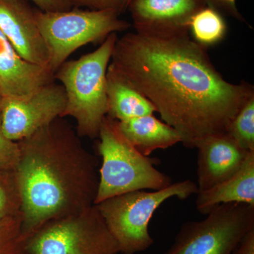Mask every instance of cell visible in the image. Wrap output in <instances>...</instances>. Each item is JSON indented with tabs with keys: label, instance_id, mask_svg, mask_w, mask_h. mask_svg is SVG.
Wrapping results in <instances>:
<instances>
[{
	"label": "cell",
	"instance_id": "obj_1",
	"mask_svg": "<svg viewBox=\"0 0 254 254\" xmlns=\"http://www.w3.org/2000/svg\"><path fill=\"white\" fill-rule=\"evenodd\" d=\"M188 32L136 31L118 38L108 70L149 100L192 148L227 133L254 91L225 81Z\"/></svg>",
	"mask_w": 254,
	"mask_h": 254
},
{
	"label": "cell",
	"instance_id": "obj_2",
	"mask_svg": "<svg viewBox=\"0 0 254 254\" xmlns=\"http://www.w3.org/2000/svg\"><path fill=\"white\" fill-rule=\"evenodd\" d=\"M64 119H56L18 142L14 173L26 240L47 222L95 205L99 185L96 159Z\"/></svg>",
	"mask_w": 254,
	"mask_h": 254
},
{
	"label": "cell",
	"instance_id": "obj_3",
	"mask_svg": "<svg viewBox=\"0 0 254 254\" xmlns=\"http://www.w3.org/2000/svg\"><path fill=\"white\" fill-rule=\"evenodd\" d=\"M117 39V33H112L98 49L65 62L55 73V79L60 81L66 95L63 118L70 117L76 121L80 137H98L108 115L107 72Z\"/></svg>",
	"mask_w": 254,
	"mask_h": 254
},
{
	"label": "cell",
	"instance_id": "obj_4",
	"mask_svg": "<svg viewBox=\"0 0 254 254\" xmlns=\"http://www.w3.org/2000/svg\"><path fill=\"white\" fill-rule=\"evenodd\" d=\"M102 163L95 205L112 197L140 190H163L173 183L154 162L141 154L124 136L118 121L105 117L100 128Z\"/></svg>",
	"mask_w": 254,
	"mask_h": 254
},
{
	"label": "cell",
	"instance_id": "obj_5",
	"mask_svg": "<svg viewBox=\"0 0 254 254\" xmlns=\"http://www.w3.org/2000/svg\"><path fill=\"white\" fill-rule=\"evenodd\" d=\"M197 192V185L187 180L175 182L163 190L124 193L95 205L118 242L120 253L136 254L153 244L148 226L159 207L174 197L185 200Z\"/></svg>",
	"mask_w": 254,
	"mask_h": 254
},
{
	"label": "cell",
	"instance_id": "obj_6",
	"mask_svg": "<svg viewBox=\"0 0 254 254\" xmlns=\"http://www.w3.org/2000/svg\"><path fill=\"white\" fill-rule=\"evenodd\" d=\"M38 27L49 53L48 68L53 74L68 57L89 43L104 41L112 33L125 31L130 23L115 10H83L46 12L35 9Z\"/></svg>",
	"mask_w": 254,
	"mask_h": 254
},
{
	"label": "cell",
	"instance_id": "obj_7",
	"mask_svg": "<svg viewBox=\"0 0 254 254\" xmlns=\"http://www.w3.org/2000/svg\"><path fill=\"white\" fill-rule=\"evenodd\" d=\"M30 254H118L120 248L95 205L47 222L26 239Z\"/></svg>",
	"mask_w": 254,
	"mask_h": 254
},
{
	"label": "cell",
	"instance_id": "obj_8",
	"mask_svg": "<svg viewBox=\"0 0 254 254\" xmlns=\"http://www.w3.org/2000/svg\"><path fill=\"white\" fill-rule=\"evenodd\" d=\"M206 215L185 223L165 254H232L254 227V206L246 203L221 204Z\"/></svg>",
	"mask_w": 254,
	"mask_h": 254
},
{
	"label": "cell",
	"instance_id": "obj_9",
	"mask_svg": "<svg viewBox=\"0 0 254 254\" xmlns=\"http://www.w3.org/2000/svg\"><path fill=\"white\" fill-rule=\"evenodd\" d=\"M66 105L64 88L55 81L26 96L3 98L0 111L3 133L11 141H21L63 118Z\"/></svg>",
	"mask_w": 254,
	"mask_h": 254
},
{
	"label": "cell",
	"instance_id": "obj_10",
	"mask_svg": "<svg viewBox=\"0 0 254 254\" xmlns=\"http://www.w3.org/2000/svg\"><path fill=\"white\" fill-rule=\"evenodd\" d=\"M0 30L22 59L49 69L48 48L27 0H0Z\"/></svg>",
	"mask_w": 254,
	"mask_h": 254
},
{
	"label": "cell",
	"instance_id": "obj_11",
	"mask_svg": "<svg viewBox=\"0 0 254 254\" xmlns=\"http://www.w3.org/2000/svg\"><path fill=\"white\" fill-rule=\"evenodd\" d=\"M205 6L204 0H131L127 9L136 31H182Z\"/></svg>",
	"mask_w": 254,
	"mask_h": 254
},
{
	"label": "cell",
	"instance_id": "obj_12",
	"mask_svg": "<svg viewBox=\"0 0 254 254\" xmlns=\"http://www.w3.org/2000/svg\"><path fill=\"white\" fill-rule=\"evenodd\" d=\"M195 148L198 149V191L208 190L231 177L250 153L239 146L227 133L208 137Z\"/></svg>",
	"mask_w": 254,
	"mask_h": 254
},
{
	"label": "cell",
	"instance_id": "obj_13",
	"mask_svg": "<svg viewBox=\"0 0 254 254\" xmlns=\"http://www.w3.org/2000/svg\"><path fill=\"white\" fill-rule=\"evenodd\" d=\"M55 81L43 66L25 61L0 30V93L3 98L26 96Z\"/></svg>",
	"mask_w": 254,
	"mask_h": 254
},
{
	"label": "cell",
	"instance_id": "obj_14",
	"mask_svg": "<svg viewBox=\"0 0 254 254\" xmlns=\"http://www.w3.org/2000/svg\"><path fill=\"white\" fill-rule=\"evenodd\" d=\"M196 194L195 207L205 215L225 203H246L254 206V151L249 153L243 165L231 177Z\"/></svg>",
	"mask_w": 254,
	"mask_h": 254
},
{
	"label": "cell",
	"instance_id": "obj_15",
	"mask_svg": "<svg viewBox=\"0 0 254 254\" xmlns=\"http://www.w3.org/2000/svg\"><path fill=\"white\" fill-rule=\"evenodd\" d=\"M120 131L141 154L149 156L155 150L167 149L182 142L178 132L151 115L118 122Z\"/></svg>",
	"mask_w": 254,
	"mask_h": 254
},
{
	"label": "cell",
	"instance_id": "obj_16",
	"mask_svg": "<svg viewBox=\"0 0 254 254\" xmlns=\"http://www.w3.org/2000/svg\"><path fill=\"white\" fill-rule=\"evenodd\" d=\"M107 96L108 105L107 116L118 122L151 115L156 112L149 100L108 68Z\"/></svg>",
	"mask_w": 254,
	"mask_h": 254
},
{
	"label": "cell",
	"instance_id": "obj_17",
	"mask_svg": "<svg viewBox=\"0 0 254 254\" xmlns=\"http://www.w3.org/2000/svg\"><path fill=\"white\" fill-rule=\"evenodd\" d=\"M190 28L200 45H212L223 38L226 24L218 10L207 5L193 15Z\"/></svg>",
	"mask_w": 254,
	"mask_h": 254
},
{
	"label": "cell",
	"instance_id": "obj_18",
	"mask_svg": "<svg viewBox=\"0 0 254 254\" xmlns=\"http://www.w3.org/2000/svg\"><path fill=\"white\" fill-rule=\"evenodd\" d=\"M227 133L244 150L254 151V95L235 115Z\"/></svg>",
	"mask_w": 254,
	"mask_h": 254
},
{
	"label": "cell",
	"instance_id": "obj_19",
	"mask_svg": "<svg viewBox=\"0 0 254 254\" xmlns=\"http://www.w3.org/2000/svg\"><path fill=\"white\" fill-rule=\"evenodd\" d=\"M21 215V194L14 170L0 171V219Z\"/></svg>",
	"mask_w": 254,
	"mask_h": 254
},
{
	"label": "cell",
	"instance_id": "obj_20",
	"mask_svg": "<svg viewBox=\"0 0 254 254\" xmlns=\"http://www.w3.org/2000/svg\"><path fill=\"white\" fill-rule=\"evenodd\" d=\"M0 254H30L21 229V217L0 219Z\"/></svg>",
	"mask_w": 254,
	"mask_h": 254
},
{
	"label": "cell",
	"instance_id": "obj_21",
	"mask_svg": "<svg viewBox=\"0 0 254 254\" xmlns=\"http://www.w3.org/2000/svg\"><path fill=\"white\" fill-rule=\"evenodd\" d=\"M19 155V145L18 142L6 138L1 128L0 115V171L14 170Z\"/></svg>",
	"mask_w": 254,
	"mask_h": 254
},
{
	"label": "cell",
	"instance_id": "obj_22",
	"mask_svg": "<svg viewBox=\"0 0 254 254\" xmlns=\"http://www.w3.org/2000/svg\"><path fill=\"white\" fill-rule=\"evenodd\" d=\"M73 7L91 10L112 9L120 14L127 9L126 0H70Z\"/></svg>",
	"mask_w": 254,
	"mask_h": 254
},
{
	"label": "cell",
	"instance_id": "obj_23",
	"mask_svg": "<svg viewBox=\"0 0 254 254\" xmlns=\"http://www.w3.org/2000/svg\"><path fill=\"white\" fill-rule=\"evenodd\" d=\"M38 9L46 12L67 11L72 9L70 0H31Z\"/></svg>",
	"mask_w": 254,
	"mask_h": 254
},
{
	"label": "cell",
	"instance_id": "obj_24",
	"mask_svg": "<svg viewBox=\"0 0 254 254\" xmlns=\"http://www.w3.org/2000/svg\"><path fill=\"white\" fill-rule=\"evenodd\" d=\"M232 254H254V227L242 237Z\"/></svg>",
	"mask_w": 254,
	"mask_h": 254
},
{
	"label": "cell",
	"instance_id": "obj_25",
	"mask_svg": "<svg viewBox=\"0 0 254 254\" xmlns=\"http://www.w3.org/2000/svg\"><path fill=\"white\" fill-rule=\"evenodd\" d=\"M208 6L215 8V9L223 10L225 12L232 14L237 18H240L238 10L237 9V0H204Z\"/></svg>",
	"mask_w": 254,
	"mask_h": 254
},
{
	"label": "cell",
	"instance_id": "obj_26",
	"mask_svg": "<svg viewBox=\"0 0 254 254\" xmlns=\"http://www.w3.org/2000/svg\"><path fill=\"white\" fill-rule=\"evenodd\" d=\"M3 96L0 93V111H1V103H2Z\"/></svg>",
	"mask_w": 254,
	"mask_h": 254
},
{
	"label": "cell",
	"instance_id": "obj_27",
	"mask_svg": "<svg viewBox=\"0 0 254 254\" xmlns=\"http://www.w3.org/2000/svg\"><path fill=\"white\" fill-rule=\"evenodd\" d=\"M131 0H126V7L127 9V7H128V4H130V2H131Z\"/></svg>",
	"mask_w": 254,
	"mask_h": 254
}]
</instances>
